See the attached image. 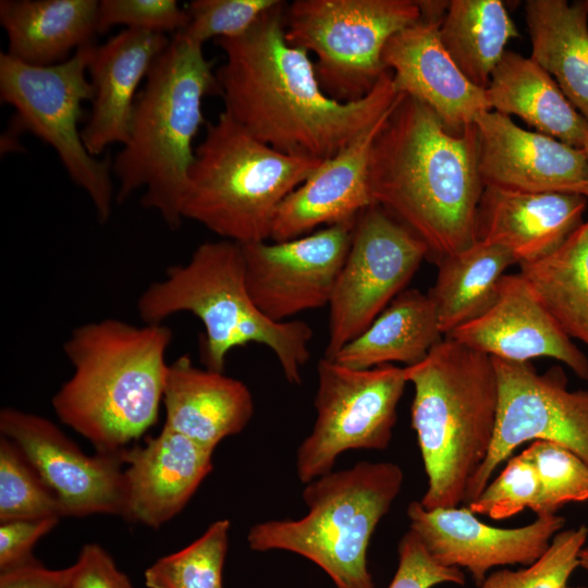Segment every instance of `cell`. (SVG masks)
Listing matches in <instances>:
<instances>
[{
	"mask_svg": "<svg viewBox=\"0 0 588 588\" xmlns=\"http://www.w3.org/2000/svg\"><path fill=\"white\" fill-rule=\"evenodd\" d=\"M64 516L52 491L20 449L0 437V522Z\"/></svg>",
	"mask_w": 588,
	"mask_h": 588,
	"instance_id": "obj_33",
	"label": "cell"
},
{
	"mask_svg": "<svg viewBox=\"0 0 588 588\" xmlns=\"http://www.w3.org/2000/svg\"><path fill=\"white\" fill-rule=\"evenodd\" d=\"M91 44L50 66L29 65L1 52L0 98L15 109L17 132L28 131L54 149L70 179L90 198L98 221L105 223L114 199L112 164L87 151L78 130L82 103L93 99L87 76Z\"/></svg>",
	"mask_w": 588,
	"mask_h": 588,
	"instance_id": "obj_10",
	"label": "cell"
},
{
	"mask_svg": "<svg viewBox=\"0 0 588 588\" xmlns=\"http://www.w3.org/2000/svg\"><path fill=\"white\" fill-rule=\"evenodd\" d=\"M565 588H586V587H569V586H566Z\"/></svg>",
	"mask_w": 588,
	"mask_h": 588,
	"instance_id": "obj_45",
	"label": "cell"
},
{
	"mask_svg": "<svg viewBox=\"0 0 588 588\" xmlns=\"http://www.w3.org/2000/svg\"><path fill=\"white\" fill-rule=\"evenodd\" d=\"M59 517L0 522V571L30 563L36 542L51 531Z\"/></svg>",
	"mask_w": 588,
	"mask_h": 588,
	"instance_id": "obj_40",
	"label": "cell"
},
{
	"mask_svg": "<svg viewBox=\"0 0 588 588\" xmlns=\"http://www.w3.org/2000/svg\"><path fill=\"white\" fill-rule=\"evenodd\" d=\"M376 205L412 230L438 262L471 246L483 184L475 125L450 132L420 101L402 94L370 154Z\"/></svg>",
	"mask_w": 588,
	"mask_h": 588,
	"instance_id": "obj_2",
	"label": "cell"
},
{
	"mask_svg": "<svg viewBox=\"0 0 588 588\" xmlns=\"http://www.w3.org/2000/svg\"><path fill=\"white\" fill-rule=\"evenodd\" d=\"M212 454L166 426L145 445L123 450V517L152 528L171 520L212 470Z\"/></svg>",
	"mask_w": 588,
	"mask_h": 588,
	"instance_id": "obj_20",
	"label": "cell"
},
{
	"mask_svg": "<svg viewBox=\"0 0 588 588\" xmlns=\"http://www.w3.org/2000/svg\"><path fill=\"white\" fill-rule=\"evenodd\" d=\"M230 522H213L195 541L162 556L144 573L147 588H223Z\"/></svg>",
	"mask_w": 588,
	"mask_h": 588,
	"instance_id": "obj_32",
	"label": "cell"
},
{
	"mask_svg": "<svg viewBox=\"0 0 588 588\" xmlns=\"http://www.w3.org/2000/svg\"><path fill=\"white\" fill-rule=\"evenodd\" d=\"M72 565L50 569L35 560L0 573V588H68Z\"/></svg>",
	"mask_w": 588,
	"mask_h": 588,
	"instance_id": "obj_42",
	"label": "cell"
},
{
	"mask_svg": "<svg viewBox=\"0 0 588 588\" xmlns=\"http://www.w3.org/2000/svg\"><path fill=\"white\" fill-rule=\"evenodd\" d=\"M587 198L577 193H527L485 187L476 238L509 249L517 264L543 258L584 222Z\"/></svg>",
	"mask_w": 588,
	"mask_h": 588,
	"instance_id": "obj_23",
	"label": "cell"
},
{
	"mask_svg": "<svg viewBox=\"0 0 588 588\" xmlns=\"http://www.w3.org/2000/svg\"><path fill=\"white\" fill-rule=\"evenodd\" d=\"M444 336L511 362L550 357L565 364L580 379L588 380V358L520 273L504 274L491 306Z\"/></svg>",
	"mask_w": 588,
	"mask_h": 588,
	"instance_id": "obj_18",
	"label": "cell"
},
{
	"mask_svg": "<svg viewBox=\"0 0 588 588\" xmlns=\"http://www.w3.org/2000/svg\"><path fill=\"white\" fill-rule=\"evenodd\" d=\"M442 22L419 19L388 41L382 60L395 89L431 109L452 133L491 110L486 89L471 84L440 41Z\"/></svg>",
	"mask_w": 588,
	"mask_h": 588,
	"instance_id": "obj_19",
	"label": "cell"
},
{
	"mask_svg": "<svg viewBox=\"0 0 588 588\" xmlns=\"http://www.w3.org/2000/svg\"><path fill=\"white\" fill-rule=\"evenodd\" d=\"M397 554V568L388 588H432L445 583L465 584L461 568L436 562L412 529L401 538Z\"/></svg>",
	"mask_w": 588,
	"mask_h": 588,
	"instance_id": "obj_39",
	"label": "cell"
},
{
	"mask_svg": "<svg viewBox=\"0 0 588 588\" xmlns=\"http://www.w3.org/2000/svg\"><path fill=\"white\" fill-rule=\"evenodd\" d=\"M280 0H193L186 9L188 22L182 34L198 45L216 38H236Z\"/></svg>",
	"mask_w": 588,
	"mask_h": 588,
	"instance_id": "obj_37",
	"label": "cell"
},
{
	"mask_svg": "<svg viewBox=\"0 0 588 588\" xmlns=\"http://www.w3.org/2000/svg\"><path fill=\"white\" fill-rule=\"evenodd\" d=\"M391 111L339 154L322 161L284 199L270 238L284 242L309 234L322 224L352 221L375 205L369 183L370 154Z\"/></svg>",
	"mask_w": 588,
	"mask_h": 588,
	"instance_id": "obj_22",
	"label": "cell"
},
{
	"mask_svg": "<svg viewBox=\"0 0 588 588\" xmlns=\"http://www.w3.org/2000/svg\"><path fill=\"white\" fill-rule=\"evenodd\" d=\"M211 93L218 86L203 46L173 35L137 95L128 138L112 163L117 203L144 187L142 206L156 210L170 229L181 225L193 142L206 123L203 99Z\"/></svg>",
	"mask_w": 588,
	"mask_h": 588,
	"instance_id": "obj_5",
	"label": "cell"
},
{
	"mask_svg": "<svg viewBox=\"0 0 588 588\" xmlns=\"http://www.w3.org/2000/svg\"><path fill=\"white\" fill-rule=\"evenodd\" d=\"M169 42L164 34L126 28L89 46L93 99L82 138L91 156L98 158L108 146L126 143L138 86Z\"/></svg>",
	"mask_w": 588,
	"mask_h": 588,
	"instance_id": "obj_21",
	"label": "cell"
},
{
	"mask_svg": "<svg viewBox=\"0 0 588 588\" xmlns=\"http://www.w3.org/2000/svg\"><path fill=\"white\" fill-rule=\"evenodd\" d=\"M320 163L273 149L221 112L195 148L182 218L222 240L267 241L281 204Z\"/></svg>",
	"mask_w": 588,
	"mask_h": 588,
	"instance_id": "obj_7",
	"label": "cell"
},
{
	"mask_svg": "<svg viewBox=\"0 0 588 588\" xmlns=\"http://www.w3.org/2000/svg\"><path fill=\"white\" fill-rule=\"evenodd\" d=\"M0 431L52 491L64 516H123L121 453L88 456L54 422L16 408L1 409Z\"/></svg>",
	"mask_w": 588,
	"mask_h": 588,
	"instance_id": "obj_15",
	"label": "cell"
},
{
	"mask_svg": "<svg viewBox=\"0 0 588 588\" xmlns=\"http://www.w3.org/2000/svg\"><path fill=\"white\" fill-rule=\"evenodd\" d=\"M443 336L428 294L416 289L404 290L332 359L353 369L392 363L413 366L424 360Z\"/></svg>",
	"mask_w": 588,
	"mask_h": 588,
	"instance_id": "obj_28",
	"label": "cell"
},
{
	"mask_svg": "<svg viewBox=\"0 0 588 588\" xmlns=\"http://www.w3.org/2000/svg\"><path fill=\"white\" fill-rule=\"evenodd\" d=\"M428 256L426 244L381 206L362 211L329 302L323 357L332 359L364 332L405 290Z\"/></svg>",
	"mask_w": 588,
	"mask_h": 588,
	"instance_id": "obj_12",
	"label": "cell"
},
{
	"mask_svg": "<svg viewBox=\"0 0 588 588\" xmlns=\"http://www.w3.org/2000/svg\"><path fill=\"white\" fill-rule=\"evenodd\" d=\"M172 339L166 324L115 318L74 328L63 344L73 373L52 397L59 419L98 453H121L157 422Z\"/></svg>",
	"mask_w": 588,
	"mask_h": 588,
	"instance_id": "obj_3",
	"label": "cell"
},
{
	"mask_svg": "<svg viewBox=\"0 0 588 588\" xmlns=\"http://www.w3.org/2000/svg\"><path fill=\"white\" fill-rule=\"evenodd\" d=\"M530 58L588 122V1L528 0Z\"/></svg>",
	"mask_w": 588,
	"mask_h": 588,
	"instance_id": "obj_27",
	"label": "cell"
},
{
	"mask_svg": "<svg viewBox=\"0 0 588 588\" xmlns=\"http://www.w3.org/2000/svg\"><path fill=\"white\" fill-rule=\"evenodd\" d=\"M411 407L428 487L426 510L464 504L490 450L499 404L491 356L443 336L426 358L405 366Z\"/></svg>",
	"mask_w": 588,
	"mask_h": 588,
	"instance_id": "obj_4",
	"label": "cell"
},
{
	"mask_svg": "<svg viewBox=\"0 0 588 588\" xmlns=\"http://www.w3.org/2000/svg\"><path fill=\"white\" fill-rule=\"evenodd\" d=\"M420 19L411 0H295L285 4L286 41L316 57L323 91L340 102L367 96L385 72L388 41Z\"/></svg>",
	"mask_w": 588,
	"mask_h": 588,
	"instance_id": "obj_9",
	"label": "cell"
},
{
	"mask_svg": "<svg viewBox=\"0 0 588 588\" xmlns=\"http://www.w3.org/2000/svg\"><path fill=\"white\" fill-rule=\"evenodd\" d=\"M188 22L185 8L175 0H101L98 7L97 32L117 25L152 33H181Z\"/></svg>",
	"mask_w": 588,
	"mask_h": 588,
	"instance_id": "obj_38",
	"label": "cell"
},
{
	"mask_svg": "<svg viewBox=\"0 0 588 588\" xmlns=\"http://www.w3.org/2000/svg\"><path fill=\"white\" fill-rule=\"evenodd\" d=\"M404 475L392 462H358L330 471L304 488L308 509L299 519L257 523L247 534L252 550H284L321 567L336 588H375L367 565L372 534L397 498Z\"/></svg>",
	"mask_w": 588,
	"mask_h": 588,
	"instance_id": "obj_8",
	"label": "cell"
},
{
	"mask_svg": "<svg viewBox=\"0 0 588 588\" xmlns=\"http://www.w3.org/2000/svg\"><path fill=\"white\" fill-rule=\"evenodd\" d=\"M583 151H584V154H585V156H586V160H587V164H588V137H587V139H586V142H585V145H584V147H583ZM583 195H584V196L587 198V200H588V179H587V183H586V186H585V188H584Z\"/></svg>",
	"mask_w": 588,
	"mask_h": 588,
	"instance_id": "obj_44",
	"label": "cell"
},
{
	"mask_svg": "<svg viewBox=\"0 0 588 588\" xmlns=\"http://www.w3.org/2000/svg\"><path fill=\"white\" fill-rule=\"evenodd\" d=\"M474 125L485 187L583 195L588 179L583 149L526 131L494 110L480 113Z\"/></svg>",
	"mask_w": 588,
	"mask_h": 588,
	"instance_id": "obj_17",
	"label": "cell"
},
{
	"mask_svg": "<svg viewBox=\"0 0 588 588\" xmlns=\"http://www.w3.org/2000/svg\"><path fill=\"white\" fill-rule=\"evenodd\" d=\"M437 264L438 275L428 296L440 330L446 335L491 306L504 271L517 260L503 246L476 241Z\"/></svg>",
	"mask_w": 588,
	"mask_h": 588,
	"instance_id": "obj_29",
	"label": "cell"
},
{
	"mask_svg": "<svg viewBox=\"0 0 588 588\" xmlns=\"http://www.w3.org/2000/svg\"><path fill=\"white\" fill-rule=\"evenodd\" d=\"M585 525L559 531L547 552L518 571L500 569L488 575L479 588H565L579 566V552L587 540Z\"/></svg>",
	"mask_w": 588,
	"mask_h": 588,
	"instance_id": "obj_35",
	"label": "cell"
},
{
	"mask_svg": "<svg viewBox=\"0 0 588 588\" xmlns=\"http://www.w3.org/2000/svg\"><path fill=\"white\" fill-rule=\"evenodd\" d=\"M540 480V498L534 513L554 515L565 504L588 500V463L560 444L536 440L525 450Z\"/></svg>",
	"mask_w": 588,
	"mask_h": 588,
	"instance_id": "obj_34",
	"label": "cell"
},
{
	"mask_svg": "<svg viewBox=\"0 0 588 588\" xmlns=\"http://www.w3.org/2000/svg\"><path fill=\"white\" fill-rule=\"evenodd\" d=\"M316 420L297 449L296 471L308 483L330 471L348 450H384L407 383L405 367L393 364L353 369L333 359L317 365Z\"/></svg>",
	"mask_w": 588,
	"mask_h": 588,
	"instance_id": "obj_11",
	"label": "cell"
},
{
	"mask_svg": "<svg viewBox=\"0 0 588 588\" xmlns=\"http://www.w3.org/2000/svg\"><path fill=\"white\" fill-rule=\"evenodd\" d=\"M486 96L491 110L517 115L536 132L583 149L588 122L531 58L506 50L491 74Z\"/></svg>",
	"mask_w": 588,
	"mask_h": 588,
	"instance_id": "obj_26",
	"label": "cell"
},
{
	"mask_svg": "<svg viewBox=\"0 0 588 588\" xmlns=\"http://www.w3.org/2000/svg\"><path fill=\"white\" fill-rule=\"evenodd\" d=\"M440 41L463 75L486 89L517 28L499 0H452L439 28Z\"/></svg>",
	"mask_w": 588,
	"mask_h": 588,
	"instance_id": "obj_30",
	"label": "cell"
},
{
	"mask_svg": "<svg viewBox=\"0 0 588 588\" xmlns=\"http://www.w3.org/2000/svg\"><path fill=\"white\" fill-rule=\"evenodd\" d=\"M98 7L97 0L0 1L7 53L34 66L68 60L73 50L94 42Z\"/></svg>",
	"mask_w": 588,
	"mask_h": 588,
	"instance_id": "obj_25",
	"label": "cell"
},
{
	"mask_svg": "<svg viewBox=\"0 0 588 588\" xmlns=\"http://www.w3.org/2000/svg\"><path fill=\"white\" fill-rule=\"evenodd\" d=\"M285 2L244 35L217 39L225 54L215 71L224 110L258 140L290 156L324 161L357 139L401 98L385 72L364 98L340 102L317 78L310 54L284 35Z\"/></svg>",
	"mask_w": 588,
	"mask_h": 588,
	"instance_id": "obj_1",
	"label": "cell"
},
{
	"mask_svg": "<svg viewBox=\"0 0 588 588\" xmlns=\"http://www.w3.org/2000/svg\"><path fill=\"white\" fill-rule=\"evenodd\" d=\"M540 489L536 467L523 450L510 458L500 475L466 506L474 514L505 519L525 509L534 512L538 505Z\"/></svg>",
	"mask_w": 588,
	"mask_h": 588,
	"instance_id": "obj_36",
	"label": "cell"
},
{
	"mask_svg": "<svg viewBox=\"0 0 588 588\" xmlns=\"http://www.w3.org/2000/svg\"><path fill=\"white\" fill-rule=\"evenodd\" d=\"M409 529L441 565L464 567L479 586L495 566H529L549 549L565 518L537 516L523 527L499 528L482 523L466 505L426 510L419 501L407 506Z\"/></svg>",
	"mask_w": 588,
	"mask_h": 588,
	"instance_id": "obj_16",
	"label": "cell"
},
{
	"mask_svg": "<svg viewBox=\"0 0 588 588\" xmlns=\"http://www.w3.org/2000/svg\"><path fill=\"white\" fill-rule=\"evenodd\" d=\"M162 403L163 426L212 451L226 437L243 431L254 413L245 383L194 366L189 355L169 364Z\"/></svg>",
	"mask_w": 588,
	"mask_h": 588,
	"instance_id": "obj_24",
	"label": "cell"
},
{
	"mask_svg": "<svg viewBox=\"0 0 588 588\" xmlns=\"http://www.w3.org/2000/svg\"><path fill=\"white\" fill-rule=\"evenodd\" d=\"M579 566L588 571V547L579 552Z\"/></svg>",
	"mask_w": 588,
	"mask_h": 588,
	"instance_id": "obj_43",
	"label": "cell"
},
{
	"mask_svg": "<svg viewBox=\"0 0 588 588\" xmlns=\"http://www.w3.org/2000/svg\"><path fill=\"white\" fill-rule=\"evenodd\" d=\"M491 358L499 387L495 428L464 504L476 499L500 464L526 442H553L588 463V390H568L560 366L539 373L530 362Z\"/></svg>",
	"mask_w": 588,
	"mask_h": 588,
	"instance_id": "obj_13",
	"label": "cell"
},
{
	"mask_svg": "<svg viewBox=\"0 0 588 588\" xmlns=\"http://www.w3.org/2000/svg\"><path fill=\"white\" fill-rule=\"evenodd\" d=\"M136 307L148 324L183 311L196 316L205 329L200 359L207 369L223 372L230 351L258 343L273 352L290 383L302 382L313 329L301 320L273 321L259 310L246 287L238 243L200 244L186 264L169 267L164 279L149 284Z\"/></svg>",
	"mask_w": 588,
	"mask_h": 588,
	"instance_id": "obj_6",
	"label": "cell"
},
{
	"mask_svg": "<svg viewBox=\"0 0 588 588\" xmlns=\"http://www.w3.org/2000/svg\"><path fill=\"white\" fill-rule=\"evenodd\" d=\"M68 588H134L118 569L107 551L96 543L85 544L72 565Z\"/></svg>",
	"mask_w": 588,
	"mask_h": 588,
	"instance_id": "obj_41",
	"label": "cell"
},
{
	"mask_svg": "<svg viewBox=\"0 0 588 588\" xmlns=\"http://www.w3.org/2000/svg\"><path fill=\"white\" fill-rule=\"evenodd\" d=\"M519 266L563 331L588 346V220L553 253Z\"/></svg>",
	"mask_w": 588,
	"mask_h": 588,
	"instance_id": "obj_31",
	"label": "cell"
},
{
	"mask_svg": "<svg viewBox=\"0 0 588 588\" xmlns=\"http://www.w3.org/2000/svg\"><path fill=\"white\" fill-rule=\"evenodd\" d=\"M355 220L304 236L242 248L247 291L259 310L281 322L302 311L329 305L347 256Z\"/></svg>",
	"mask_w": 588,
	"mask_h": 588,
	"instance_id": "obj_14",
	"label": "cell"
}]
</instances>
